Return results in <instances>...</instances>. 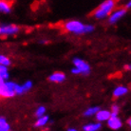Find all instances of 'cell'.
<instances>
[{
    "label": "cell",
    "instance_id": "cell-1",
    "mask_svg": "<svg viewBox=\"0 0 131 131\" xmlns=\"http://www.w3.org/2000/svg\"><path fill=\"white\" fill-rule=\"evenodd\" d=\"M65 30L69 32L75 34L89 33L94 30V27L92 25H84L82 22L77 20H70L65 24Z\"/></svg>",
    "mask_w": 131,
    "mask_h": 131
},
{
    "label": "cell",
    "instance_id": "cell-2",
    "mask_svg": "<svg viewBox=\"0 0 131 131\" xmlns=\"http://www.w3.org/2000/svg\"><path fill=\"white\" fill-rule=\"evenodd\" d=\"M114 7H115V2L113 0H106V1L103 2V3L99 6L98 9H96V10H94L93 15H94L96 18H98V19L105 18V17L107 16L108 14L113 10Z\"/></svg>",
    "mask_w": 131,
    "mask_h": 131
},
{
    "label": "cell",
    "instance_id": "cell-3",
    "mask_svg": "<svg viewBox=\"0 0 131 131\" xmlns=\"http://www.w3.org/2000/svg\"><path fill=\"white\" fill-rule=\"evenodd\" d=\"M17 84L9 81H0V95L4 98H10L16 94Z\"/></svg>",
    "mask_w": 131,
    "mask_h": 131
},
{
    "label": "cell",
    "instance_id": "cell-4",
    "mask_svg": "<svg viewBox=\"0 0 131 131\" xmlns=\"http://www.w3.org/2000/svg\"><path fill=\"white\" fill-rule=\"evenodd\" d=\"M73 64H74L76 69H79L82 74H89L90 71V68H89V64L85 63L84 60L75 58V59H73Z\"/></svg>",
    "mask_w": 131,
    "mask_h": 131
},
{
    "label": "cell",
    "instance_id": "cell-5",
    "mask_svg": "<svg viewBox=\"0 0 131 131\" xmlns=\"http://www.w3.org/2000/svg\"><path fill=\"white\" fill-rule=\"evenodd\" d=\"M19 31V28L15 25H2L0 28V33L2 35H13Z\"/></svg>",
    "mask_w": 131,
    "mask_h": 131
},
{
    "label": "cell",
    "instance_id": "cell-6",
    "mask_svg": "<svg viewBox=\"0 0 131 131\" xmlns=\"http://www.w3.org/2000/svg\"><path fill=\"white\" fill-rule=\"evenodd\" d=\"M125 13H126L125 9H119V10H114V12L109 15V18H108L109 23L110 24L116 23L117 21H119V19H121L122 17L125 15Z\"/></svg>",
    "mask_w": 131,
    "mask_h": 131
},
{
    "label": "cell",
    "instance_id": "cell-7",
    "mask_svg": "<svg viewBox=\"0 0 131 131\" xmlns=\"http://www.w3.org/2000/svg\"><path fill=\"white\" fill-rule=\"evenodd\" d=\"M122 121L118 116H111V118L107 121V125L113 130H117L122 127Z\"/></svg>",
    "mask_w": 131,
    "mask_h": 131
},
{
    "label": "cell",
    "instance_id": "cell-8",
    "mask_svg": "<svg viewBox=\"0 0 131 131\" xmlns=\"http://www.w3.org/2000/svg\"><path fill=\"white\" fill-rule=\"evenodd\" d=\"M111 118V112L105 110V109H100V111L96 114V119L99 122H104V121H108Z\"/></svg>",
    "mask_w": 131,
    "mask_h": 131
},
{
    "label": "cell",
    "instance_id": "cell-9",
    "mask_svg": "<svg viewBox=\"0 0 131 131\" xmlns=\"http://www.w3.org/2000/svg\"><path fill=\"white\" fill-rule=\"evenodd\" d=\"M66 79V75L62 72H54L49 77V80L53 83H62Z\"/></svg>",
    "mask_w": 131,
    "mask_h": 131
},
{
    "label": "cell",
    "instance_id": "cell-10",
    "mask_svg": "<svg viewBox=\"0 0 131 131\" xmlns=\"http://www.w3.org/2000/svg\"><path fill=\"white\" fill-rule=\"evenodd\" d=\"M101 124L100 123H92V124H88L83 126L84 131H98L101 128Z\"/></svg>",
    "mask_w": 131,
    "mask_h": 131
},
{
    "label": "cell",
    "instance_id": "cell-11",
    "mask_svg": "<svg viewBox=\"0 0 131 131\" xmlns=\"http://www.w3.org/2000/svg\"><path fill=\"white\" fill-rule=\"evenodd\" d=\"M128 91V89L125 86H117L113 91V95L114 97H121V96L125 95V93Z\"/></svg>",
    "mask_w": 131,
    "mask_h": 131
},
{
    "label": "cell",
    "instance_id": "cell-12",
    "mask_svg": "<svg viewBox=\"0 0 131 131\" xmlns=\"http://www.w3.org/2000/svg\"><path fill=\"white\" fill-rule=\"evenodd\" d=\"M0 10L4 13H9L12 10V5L7 1H1L0 2Z\"/></svg>",
    "mask_w": 131,
    "mask_h": 131
},
{
    "label": "cell",
    "instance_id": "cell-13",
    "mask_svg": "<svg viewBox=\"0 0 131 131\" xmlns=\"http://www.w3.org/2000/svg\"><path fill=\"white\" fill-rule=\"evenodd\" d=\"M49 116H43L41 118H38L37 119V121L35 122V124H34V126L36 127H41V126H44V125H46L48 124V122H49Z\"/></svg>",
    "mask_w": 131,
    "mask_h": 131
},
{
    "label": "cell",
    "instance_id": "cell-14",
    "mask_svg": "<svg viewBox=\"0 0 131 131\" xmlns=\"http://www.w3.org/2000/svg\"><path fill=\"white\" fill-rule=\"evenodd\" d=\"M9 79V72L7 67L1 66L0 67V81H7Z\"/></svg>",
    "mask_w": 131,
    "mask_h": 131
},
{
    "label": "cell",
    "instance_id": "cell-15",
    "mask_svg": "<svg viewBox=\"0 0 131 131\" xmlns=\"http://www.w3.org/2000/svg\"><path fill=\"white\" fill-rule=\"evenodd\" d=\"M10 125L4 117L0 118V131H10Z\"/></svg>",
    "mask_w": 131,
    "mask_h": 131
},
{
    "label": "cell",
    "instance_id": "cell-16",
    "mask_svg": "<svg viewBox=\"0 0 131 131\" xmlns=\"http://www.w3.org/2000/svg\"><path fill=\"white\" fill-rule=\"evenodd\" d=\"M99 111H100V108H99L98 106H94V107L88 108V109L84 112V115L86 116V117H89V116H92V115H96Z\"/></svg>",
    "mask_w": 131,
    "mask_h": 131
},
{
    "label": "cell",
    "instance_id": "cell-17",
    "mask_svg": "<svg viewBox=\"0 0 131 131\" xmlns=\"http://www.w3.org/2000/svg\"><path fill=\"white\" fill-rule=\"evenodd\" d=\"M45 112H46V108L45 106H39L36 109L35 111V116L37 118H41L43 116H45Z\"/></svg>",
    "mask_w": 131,
    "mask_h": 131
},
{
    "label": "cell",
    "instance_id": "cell-18",
    "mask_svg": "<svg viewBox=\"0 0 131 131\" xmlns=\"http://www.w3.org/2000/svg\"><path fill=\"white\" fill-rule=\"evenodd\" d=\"M0 64H1V66L8 67V66L10 65V59L7 57V56L1 55V56H0Z\"/></svg>",
    "mask_w": 131,
    "mask_h": 131
},
{
    "label": "cell",
    "instance_id": "cell-19",
    "mask_svg": "<svg viewBox=\"0 0 131 131\" xmlns=\"http://www.w3.org/2000/svg\"><path fill=\"white\" fill-rule=\"evenodd\" d=\"M22 86H23L24 91L27 92V91H29V90L31 89V86H32V83H31V81H27L24 85H22Z\"/></svg>",
    "mask_w": 131,
    "mask_h": 131
},
{
    "label": "cell",
    "instance_id": "cell-20",
    "mask_svg": "<svg viewBox=\"0 0 131 131\" xmlns=\"http://www.w3.org/2000/svg\"><path fill=\"white\" fill-rule=\"evenodd\" d=\"M119 106L118 105H112V107H111V116H117L119 113Z\"/></svg>",
    "mask_w": 131,
    "mask_h": 131
},
{
    "label": "cell",
    "instance_id": "cell-21",
    "mask_svg": "<svg viewBox=\"0 0 131 131\" xmlns=\"http://www.w3.org/2000/svg\"><path fill=\"white\" fill-rule=\"evenodd\" d=\"M71 72H72V73H74V74H80V73H81V72H80V70H79V69H77L76 68L72 69H71Z\"/></svg>",
    "mask_w": 131,
    "mask_h": 131
},
{
    "label": "cell",
    "instance_id": "cell-22",
    "mask_svg": "<svg viewBox=\"0 0 131 131\" xmlns=\"http://www.w3.org/2000/svg\"><path fill=\"white\" fill-rule=\"evenodd\" d=\"M125 8H126V9H128V8H131V1L127 2V4L125 5Z\"/></svg>",
    "mask_w": 131,
    "mask_h": 131
},
{
    "label": "cell",
    "instance_id": "cell-23",
    "mask_svg": "<svg viewBox=\"0 0 131 131\" xmlns=\"http://www.w3.org/2000/svg\"><path fill=\"white\" fill-rule=\"evenodd\" d=\"M125 69H128V70H131V65H128V66H126V67H125Z\"/></svg>",
    "mask_w": 131,
    "mask_h": 131
},
{
    "label": "cell",
    "instance_id": "cell-24",
    "mask_svg": "<svg viewBox=\"0 0 131 131\" xmlns=\"http://www.w3.org/2000/svg\"><path fill=\"white\" fill-rule=\"evenodd\" d=\"M68 131H78V130H76L74 128H69V129H68Z\"/></svg>",
    "mask_w": 131,
    "mask_h": 131
},
{
    "label": "cell",
    "instance_id": "cell-25",
    "mask_svg": "<svg viewBox=\"0 0 131 131\" xmlns=\"http://www.w3.org/2000/svg\"><path fill=\"white\" fill-rule=\"evenodd\" d=\"M127 124L131 126V118L129 119V120H128V121H127Z\"/></svg>",
    "mask_w": 131,
    "mask_h": 131
}]
</instances>
